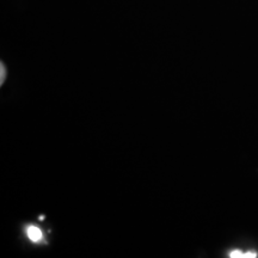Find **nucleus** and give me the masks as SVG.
<instances>
[{"label": "nucleus", "mask_w": 258, "mask_h": 258, "mask_svg": "<svg viewBox=\"0 0 258 258\" xmlns=\"http://www.w3.org/2000/svg\"><path fill=\"white\" fill-rule=\"evenodd\" d=\"M27 235L32 243H41L43 240V232H42L37 226H28L27 227Z\"/></svg>", "instance_id": "f257e3e1"}, {"label": "nucleus", "mask_w": 258, "mask_h": 258, "mask_svg": "<svg viewBox=\"0 0 258 258\" xmlns=\"http://www.w3.org/2000/svg\"><path fill=\"white\" fill-rule=\"evenodd\" d=\"M230 256L233 257V258H244L245 253L240 252V251H238V250H235V251H233V252L230 254Z\"/></svg>", "instance_id": "f03ea898"}, {"label": "nucleus", "mask_w": 258, "mask_h": 258, "mask_svg": "<svg viewBox=\"0 0 258 258\" xmlns=\"http://www.w3.org/2000/svg\"><path fill=\"white\" fill-rule=\"evenodd\" d=\"M4 76H5L4 64H2V78H0V84H3V83H4Z\"/></svg>", "instance_id": "7ed1b4c3"}, {"label": "nucleus", "mask_w": 258, "mask_h": 258, "mask_svg": "<svg viewBox=\"0 0 258 258\" xmlns=\"http://www.w3.org/2000/svg\"><path fill=\"white\" fill-rule=\"evenodd\" d=\"M256 256H257L256 252H247V253H245L244 258H252V257H256Z\"/></svg>", "instance_id": "20e7f679"}]
</instances>
